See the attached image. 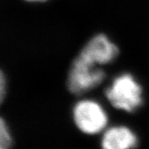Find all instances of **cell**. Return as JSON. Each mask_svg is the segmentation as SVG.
Returning <instances> with one entry per match:
<instances>
[{
  "instance_id": "1",
  "label": "cell",
  "mask_w": 149,
  "mask_h": 149,
  "mask_svg": "<svg viewBox=\"0 0 149 149\" xmlns=\"http://www.w3.org/2000/svg\"><path fill=\"white\" fill-rule=\"evenodd\" d=\"M108 100L118 109L133 112L143 104V89L129 73L117 75L105 91Z\"/></svg>"
},
{
  "instance_id": "2",
  "label": "cell",
  "mask_w": 149,
  "mask_h": 149,
  "mask_svg": "<svg viewBox=\"0 0 149 149\" xmlns=\"http://www.w3.org/2000/svg\"><path fill=\"white\" fill-rule=\"evenodd\" d=\"M104 78L103 70L77 56L70 66L67 86L71 93L81 95L99 86Z\"/></svg>"
},
{
  "instance_id": "3",
  "label": "cell",
  "mask_w": 149,
  "mask_h": 149,
  "mask_svg": "<svg viewBox=\"0 0 149 149\" xmlns=\"http://www.w3.org/2000/svg\"><path fill=\"white\" fill-rule=\"evenodd\" d=\"M73 118L77 128L87 134L102 132L108 124V115L102 105L93 100H82L75 104Z\"/></svg>"
},
{
  "instance_id": "4",
  "label": "cell",
  "mask_w": 149,
  "mask_h": 149,
  "mask_svg": "<svg viewBox=\"0 0 149 149\" xmlns=\"http://www.w3.org/2000/svg\"><path fill=\"white\" fill-rule=\"evenodd\" d=\"M118 54L117 46L105 35L99 34L85 44L78 56L89 63L100 66L112 62Z\"/></svg>"
},
{
  "instance_id": "5",
  "label": "cell",
  "mask_w": 149,
  "mask_h": 149,
  "mask_svg": "<svg viewBox=\"0 0 149 149\" xmlns=\"http://www.w3.org/2000/svg\"><path fill=\"white\" fill-rule=\"evenodd\" d=\"M138 145V138L125 126H114L107 129L102 138V149H132Z\"/></svg>"
},
{
  "instance_id": "6",
  "label": "cell",
  "mask_w": 149,
  "mask_h": 149,
  "mask_svg": "<svg viewBox=\"0 0 149 149\" xmlns=\"http://www.w3.org/2000/svg\"><path fill=\"white\" fill-rule=\"evenodd\" d=\"M12 138L3 118L0 117V149H10Z\"/></svg>"
},
{
  "instance_id": "7",
  "label": "cell",
  "mask_w": 149,
  "mask_h": 149,
  "mask_svg": "<svg viewBox=\"0 0 149 149\" xmlns=\"http://www.w3.org/2000/svg\"><path fill=\"white\" fill-rule=\"evenodd\" d=\"M6 94V78L3 72L0 70V104L3 101Z\"/></svg>"
},
{
  "instance_id": "8",
  "label": "cell",
  "mask_w": 149,
  "mask_h": 149,
  "mask_svg": "<svg viewBox=\"0 0 149 149\" xmlns=\"http://www.w3.org/2000/svg\"><path fill=\"white\" fill-rule=\"evenodd\" d=\"M28 2H44V1H47V0H26Z\"/></svg>"
}]
</instances>
